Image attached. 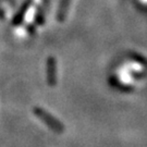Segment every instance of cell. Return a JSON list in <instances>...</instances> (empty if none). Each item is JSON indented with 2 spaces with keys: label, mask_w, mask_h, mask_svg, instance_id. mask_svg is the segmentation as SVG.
<instances>
[{
  "label": "cell",
  "mask_w": 147,
  "mask_h": 147,
  "mask_svg": "<svg viewBox=\"0 0 147 147\" xmlns=\"http://www.w3.org/2000/svg\"><path fill=\"white\" fill-rule=\"evenodd\" d=\"M46 72H47V82L50 86L57 84V61L53 57H49L46 62Z\"/></svg>",
  "instance_id": "7a4b0ae2"
},
{
  "label": "cell",
  "mask_w": 147,
  "mask_h": 147,
  "mask_svg": "<svg viewBox=\"0 0 147 147\" xmlns=\"http://www.w3.org/2000/svg\"><path fill=\"white\" fill-rule=\"evenodd\" d=\"M42 2V0H32V3H34V5H40Z\"/></svg>",
  "instance_id": "8992f818"
},
{
  "label": "cell",
  "mask_w": 147,
  "mask_h": 147,
  "mask_svg": "<svg viewBox=\"0 0 147 147\" xmlns=\"http://www.w3.org/2000/svg\"><path fill=\"white\" fill-rule=\"evenodd\" d=\"M34 113L36 115L40 120H42L46 124L53 127L55 130H58V129H61V124L59 123L58 121L56 120L53 117H51L48 112L44 110L42 108H39V107H35L34 108Z\"/></svg>",
  "instance_id": "6da1fadb"
},
{
  "label": "cell",
  "mask_w": 147,
  "mask_h": 147,
  "mask_svg": "<svg viewBox=\"0 0 147 147\" xmlns=\"http://www.w3.org/2000/svg\"><path fill=\"white\" fill-rule=\"evenodd\" d=\"M70 2H71V0H61L60 5H59V9H58V14H57L58 21L62 22L63 20L65 19L67 13H68V10H69V7H70Z\"/></svg>",
  "instance_id": "277c9868"
},
{
  "label": "cell",
  "mask_w": 147,
  "mask_h": 147,
  "mask_svg": "<svg viewBox=\"0 0 147 147\" xmlns=\"http://www.w3.org/2000/svg\"><path fill=\"white\" fill-rule=\"evenodd\" d=\"M13 35L16 37V38H20V39H24V38H26L28 35H30V33H28V30L25 28V27L23 26H18L14 28V31H13Z\"/></svg>",
  "instance_id": "5b68a950"
},
{
  "label": "cell",
  "mask_w": 147,
  "mask_h": 147,
  "mask_svg": "<svg viewBox=\"0 0 147 147\" xmlns=\"http://www.w3.org/2000/svg\"><path fill=\"white\" fill-rule=\"evenodd\" d=\"M12 5L9 0H0V18L8 19L11 16Z\"/></svg>",
  "instance_id": "3957f363"
}]
</instances>
